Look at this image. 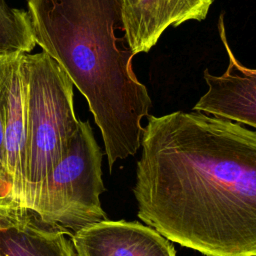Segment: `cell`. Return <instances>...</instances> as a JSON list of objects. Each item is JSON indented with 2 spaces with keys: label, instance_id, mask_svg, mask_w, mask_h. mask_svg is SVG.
Here are the masks:
<instances>
[{
  "label": "cell",
  "instance_id": "obj_1",
  "mask_svg": "<svg viewBox=\"0 0 256 256\" xmlns=\"http://www.w3.org/2000/svg\"><path fill=\"white\" fill-rule=\"evenodd\" d=\"M137 215L204 256H256V131L200 111L149 115Z\"/></svg>",
  "mask_w": 256,
  "mask_h": 256
},
{
  "label": "cell",
  "instance_id": "obj_2",
  "mask_svg": "<svg viewBox=\"0 0 256 256\" xmlns=\"http://www.w3.org/2000/svg\"><path fill=\"white\" fill-rule=\"evenodd\" d=\"M32 33L85 97L110 171L141 147L142 120L152 101L132 66L123 0H28Z\"/></svg>",
  "mask_w": 256,
  "mask_h": 256
},
{
  "label": "cell",
  "instance_id": "obj_3",
  "mask_svg": "<svg viewBox=\"0 0 256 256\" xmlns=\"http://www.w3.org/2000/svg\"><path fill=\"white\" fill-rule=\"evenodd\" d=\"M27 136L28 167L23 208L36 212L54 167L75 135L79 121L74 112L73 83L45 52L21 57Z\"/></svg>",
  "mask_w": 256,
  "mask_h": 256
},
{
  "label": "cell",
  "instance_id": "obj_4",
  "mask_svg": "<svg viewBox=\"0 0 256 256\" xmlns=\"http://www.w3.org/2000/svg\"><path fill=\"white\" fill-rule=\"evenodd\" d=\"M102 152L89 121H79L67 151L54 167L36 213L43 221L75 233L106 220L100 195Z\"/></svg>",
  "mask_w": 256,
  "mask_h": 256
},
{
  "label": "cell",
  "instance_id": "obj_5",
  "mask_svg": "<svg viewBox=\"0 0 256 256\" xmlns=\"http://www.w3.org/2000/svg\"><path fill=\"white\" fill-rule=\"evenodd\" d=\"M22 55L2 58L0 80L4 130V173L0 183V202L19 208H23L28 167L26 104L21 72Z\"/></svg>",
  "mask_w": 256,
  "mask_h": 256
},
{
  "label": "cell",
  "instance_id": "obj_6",
  "mask_svg": "<svg viewBox=\"0 0 256 256\" xmlns=\"http://www.w3.org/2000/svg\"><path fill=\"white\" fill-rule=\"evenodd\" d=\"M218 31L225 48L228 65L221 75L203 72L207 91L194 105V111L225 118L256 129V68L243 65L231 50L224 23L219 16Z\"/></svg>",
  "mask_w": 256,
  "mask_h": 256
},
{
  "label": "cell",
  "instance_id": "obj_7",
  "mask_svg": "<svg viewBox=\"0 0 256 256\" xmlns=\"http://www.w3.org/2000/svg\"><path fill=\"white\" fill-rule=\"evenodd\" d=\"M78 256H176L171 241L137 221L103 220L72 234Z\"/></svg>",
  "mask_w": 256,
  "mask_h": 256
},
{
  "label": "cell",
  "instance_id": "obj_8",
  "mask_svg": "<svg viewBox=\"0 0 256 256\" xmlns=\"http://www.w3.org/2000/svg\"><path fill=\"white\" fill-rule=\"evenodd\" d=\"M214 0H123L124 36L134 55L147 53L164 31L206 18Z\"/></svg>",
  "mask_w": 256,
  "mask_h": 256
},
{
  "label": "cell",
  "instance_id": "obj_9",
  "mask_svg": "<svg viewBox=\"0 0 256 256\" xmlns=\"http://www.w3.org/2000/svg\"><path fill=\"white\" fill-rule=\"evenodd\" d=\"M67 229L0 202V256H78Z\"/></svg>",
  "mask_w": 256,
  "mask_h": 256
},
{
  "label": "cell",
  "instance_id": "obj_10",
  "mask_svg": "<svg viewBox=\"0 0 256 256\" xmlns=\"http://www.w3.org/2000/svg\"><path fill=\"white\" fill-rule=\"evenodd\" d=\"M35 46L27 11L0 0V57L30 53Z\"/></svg>",
  "mask_w": 256,
  "mask_h": 256
},
{
  "label": "cell",
  "instance_id": "obj_11",
  "mask_svg": "<svg viewBox=\"0 0 256 256\" xmlns=\"http://www.w3.org/2000/svg\"><path fill=\"white\" fill-rule=\"evenodd\" d=\"M5 57V56H4ZM2 58L0 57V80H1V62ZM4 173V130H3V117H2V107L0 100V183L3 178Z\"/></svg>",
  "mask_w": 256,
  "mask_h": 256
}]
</instances>
